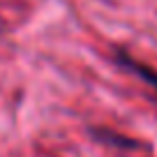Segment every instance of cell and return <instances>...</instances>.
Wrapping results in <instances>:
<instances>
[{
  "mask_svg": "<svg viewBox=\"0 0 157 157\" xmlns=\"http://www.w3.org/2000/svg\"><path fill=\"white\" fill-rule=\"evenodd\" d=\"M116 58H118V63H120V65H125V67L132 69L134 74H139L146 83H150L152 88L157 90V72H155V69H150L148 65H143V63H136V60L129 58V53H127V51H123V49L116 51Z\"/></svg>",
  "mask_w": 157,
  "mask_h": 157,
  "instance_id": "obj_1",
  "label": "cell"
},
{
  "mask_svg": "<svg viewBox=\"0 0 157 157\" xmlns=\"http://www.w3.org/2000/svg\"><path fill=\"white\" fill-rule=\"evenodd\" d=\"M93 136L99 139V141L109 143V146H118V148H141V143L134 141V139H127L123 134H116V132H109V129H93Z\"/></svg>",
  "mask_w": 157,
  "mask_h": 157,
  "instance_id": "obj_2",
  "label": "cell"
}]
</instances>
